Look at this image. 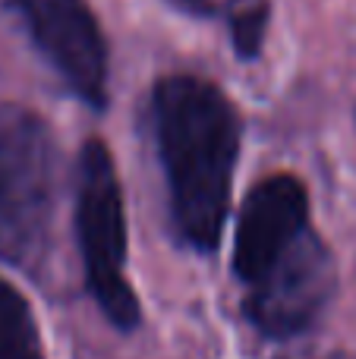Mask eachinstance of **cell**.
Instances as JSON below:
<instances>
[{"mask_svg":"<svg viewBox=\"0 0 356 359\" xmlns=\"http://www.w3.org/2000/svg\"><path fill=\"white\" fill-rule=\"evenodd\" d=\"M48 67L88 107L107 104V41L85 0H6Z\"/></svg>","mask_w":356,"mask_h":359,"instance_id":"cell-5","label":"cell"},{"mask_svg":"<svg viewBox=\"0 0 356 359\" xmlns=\"http://www.w3.org/2000/svg\"><path fill=\"white\" fill-rule=\"evenodd\" d=\"M265 19H268V13H265V6L256 4V0H252L249 6H243V10L233 13L231 38H233V48H237L240 57H256L259 54V48H262V35H265Z\"/></svg>","mask_w":356,"mask_h":359,"instance_id":"cell-7","label":"cell"},{"mask_svg":"<svg viewBox=\"0 0 356 359\" xmlns=\"http://www.w3.org/2000/svg\"><path fill=\"white\" fill-rule=\"evenodd\" d=\"M151 126L177 233L196 252H212L224 230L240 155L237 107L214 82L177 73L151 92Z\"/></svg>","mask_w":356,"mask_h":359,"instance_id":"cell-2","label":"cell"},{"mask_svg":"<svg viewBox=\"0 0 356 359\" xmlns=\"http://www.w3.org/2000/svg\"><path fill=\"white\" fill-rule=\"evenodd\" d=\"M174 4L189 13H212L214 6H218V0H174Z\"/></svg>","mask_w":356,"mask_h":359,"instance_id":"cell-8","label":"cell"},{"mask_svg":"<svg viewBox=\"0 0 356 359\" xmlns=\"http://www.w3.org/2000/svg\"><path fill=\"white\" fill-rule=\"evenodd\" d=\"M0 359H44L35 316L16 287L0 278Z\"/></svg>","mask_w":356,"mask_h":359,"instance_id":"cell-6","label":"cell"},{"mask_svg":"<svg viewBox=\"0 0 356 359\" xmlns=\"http://www.w3.org/2000/svg\"><path fill=\"white\" fill-rule=\"evenodd\" d=\"M76 230L82 246V268L95 303L120 331L139 325V299L126 278V221L123 192L111 149L88 139L76 174Z\"/></svg>","mask_w":356,"mask_h":359,"instance_id":"cell-4","label":"cell"},{"mask_svg":"<svg viewBox=\"0 0 356 359\" xmlns=\"http://www.w3.org/2000/svg\"><path fill=\"white\" fill-rule=\"evenodd\" d=\"M57 208V145L35 111L0 104V259L38 268Z\"/></svg>","mask_w":356,"mask_h":359,"instance_id":"cell-3","label":"cell"},{"mask_svg":"<svg viewBox=\"0 0 356 359\" xmlns=\"http://www.w3.org/2000/svg\"><path fill=\"white\" fill-rule=\"evenodd\" d=\"M233 271L249 322L268 337L313 328L334 290V262L309 217L306 186L265 177L246 196L233 240Z\"/></svg>","mask_w":356,"mask_h":359,"instance_id":"cell-1","label":"cell"}]
</instances>
